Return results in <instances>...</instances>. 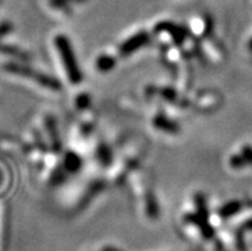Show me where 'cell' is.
<instances>
[{"label":"cell","mask_w":252,"mask_h":251,"mask_svg":"<svg viewBox=\"0 0 252 251\" xmlns=\"http://www.w3.org/2000/svg\"><path fill=\"white\" fill-rule=\"evenodd\" d=\"M57 45L58 50L61 51L62 57H63L64 66L67 68L68 74H69L72 82H80L81 73L78 72V68H77V63L76 61H74L73 51L70 49V45L68 44V41L63 37V36H58Z\"/></svg>","instance_id":"6da1fadb"}]
</instances>
